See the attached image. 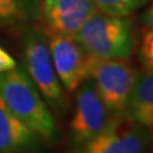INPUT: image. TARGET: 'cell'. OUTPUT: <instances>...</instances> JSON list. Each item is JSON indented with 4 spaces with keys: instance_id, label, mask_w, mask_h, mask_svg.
Wrapping results in <instances>:
<instances>
[{
    "instance_id": "277c9868",
    "label": "cell",
    "mask_w": 153,
    "mask_h": 153,
    "mask_svg": "<svg viewBox=\"0 0 153 153\" xmlns=\"http://www.w3.org/2000/svg\"><path fill=\"white\" fill-rule=\"evenodd\" d=\"M152 146L153 131L120 114L111 115L106 126L73 153H146Z\"/></svg>"
},
{
    "instance_id": "4fadbf2b",
    "label": "cell",
    "mask_w": 153,
    "mask_h": 153,
    "mask_svg": "<svg viewBox=\"0 0 153 153\" xmlns=\"http://www.w3.org/2000/svg\"><path fill=\"white\" fill-rule=\"evenodd\" d=\"M138 56L144 70L153 71V28L148 27L143 32L138 44Z\"/></svg>"
},
{
    "instance_id": "7c38bea8",
    "label": "cell",
    "mask_w": 153,
    "mask_h": 153,
    "mask_svg": "<svg viewBox=\"0 0 153 153\" xmlns=\"http://www.w3.org/2000/svg\"><path fill=\"white\" fill-rule=\"evenodd\" d=\"M148 1L149 0H93L98 12L121 17L131 16Z\"/></svg>"
},
{
    "instance_id": "5bb4252c",
    "label": "cell",
    "mask_w": 153,
    "mask_h": 153,
    "mask_svg": "<svg viewBox=\"0 0 153 153\" xmlns=\"http://www.w3.org/2000/svg\"><path fill=\"white\" fill-rule=\"evenodd\" d=\"M17 66L16 59L0 45V73H5Z\"/></svg>"
},
{
    "instance_id": "8fae6325",
    "label": "cell",
    "mask_w": 153,
    "mask_h": 153,
    "mask_svg": "<svg viewBox=\"0 0 153 153\" xmlns=\"http://www.w3.org/2000/svg\"><path fill=\"white\" fill-rule=\"evenodd\" d=\"M38 18V0H0V25L25 23Z\"/></svg>"
},
{
    "instance_id": "52a82bcc",
    "label": "cell",
    "mask_w": 153,
    "mask_h": 153,
    "mask_svg": "<svg viewBox=\"0 0 153 153\" xmlns=\"http://www.w3.org/2000/svg\"><path fill=\"white\" fill-rule=\"evenodd\" d=\"M111 114L100 98L89 78L79 85L75 96V108L70 120V137L74 147L92 139L106 126Z\"/></svg>"
},
{
    "instance_id": "30bf717a",
    "label": "cell",
    "mask_w": 153,
    "mask_h": 153,
    "mask_svg": "<svg viewBox=\"0 0 153 153\" xmlns=\"http://www.w3.org/2000/svg\"><path fill=\"white\" fill-rule=\"evenodd\" d=\"M125 114L153 131V71L139 73Z\"/></svg>"
},
{
    "instance_id": "3957f363",
    "label": "cell",
    "mask_w": 153,
    "mask_h": 153,
    "mask_svg": "<svg viewBox=\"0 0 153 153\" xmlns=\"http://www.w3.org/2000/svg\"><path fill=\"white\" fill-rule=\"evenodd\" d=\"M23 57L27 74L49 107L56 114H64L68 108V98L57 78L46 42V33L42 30L26 28L23 33Z\"/></svg>"
},
{
    "instance_id": "7a4b0ae2",
    "label": "cell",
    "mask_w": 153,
    "mask_h": 153,
    "mask_svg": "<svg viewBox=\"0 0 153 153\" xmlns=\"http://www.w3.org/2000/svg\"><path fill=\"white\" fill-rule=\"evenodd\" d=\"M74 38L100 60H128L138 46L134 19L98 10L85 21Z\"/></svg>"
},
{
    "instance_id": "ba28073f",
    "label": "cell",
    "mask_w": 153,
    "mask_h": 153,
    "mask_svg": "<svg viewBox=\"0 0 153 153\" xmlns=\"http://www.w3.org/2000/svg\"><path fill=\"white\" fill-rule=\"evenodd\" d=\"M97 12L93 0H42L40 18L45 33L74 38L85 21Z\"/></svg>"
},
{
    "instance_id": "8992f818",
    "label": "cell",
    "mask_w": 153,
    "mask_h": 153,
    "mask_svg": "<svg viewBox=\"0 0 153 153\" xmlns=\"http://www.w3.org/2000/svg\"><path fill=\"white\" fill-rule=\"evenodd\" d=\"M49 50L57 78L66 91L74 92L89 78L94 57L75 38L51 36Z\"/></svg>"
},
{
    "instance_id": "6da1fadb",
    "label": "cell",
    "mask_w": 153,
    "mask_h": 153,
    "mask_svg": "<svg viewBox=\"0 0 153 153\" xmlns=\"http://www.w3.org/2000/svg\"><path fill=\"white\" fill-rule=\"evenodd\" d=\"M0 97L7 107L44 143L59 140L56 119L27 71L16 66L0 73Z\"/></svg>"
},
{
    "instance_id": "5b68a950",
    "label": "cell",
    "mask_w": 153,
    "mask_h": 153,
    "mask_svg": "<svg viewBox=\"0 0 153 153\" xmlns=\"http://www.w3.org/2000/svg\"><path fill=\"white\" fill-rule=\"evenodd\" d=\"M138 75L139 71L126 60L94 59L89 79L108 112L120 115L126 112Z\"/></svg>"
},
{
    "instance_id": "9c48e42d",
    "label": "cell",
    "mask_w": 153,
    "mask_h": 153,
    "mask_svg": "<svg viewBox=\"0 0 153 153\" xmlns=\"http://www.w3.org/2000/svg\"><path fill=\"white\" fill-rule=\"evenodd\" d=\"M42 143L0 97V153H38Z\"/></svg>"
},
{
    "instance_id": "9a60e30c",
    "label": "cell",
    "mask_w": 153,
    "mask_h": 153,
    "mask_svg": "<svg viewBox=\"0 0 153 153\" xmlns=\"http://www.w3.org/2000/svg\"><path fill=\"white\" fill-rule=\"evenodd\" d=\"M142 21H143V25L147 26V27H152L153 28V1L148 9L146 10V13L143 14L142 17Z\"/></svg>"
}]
</instances>
